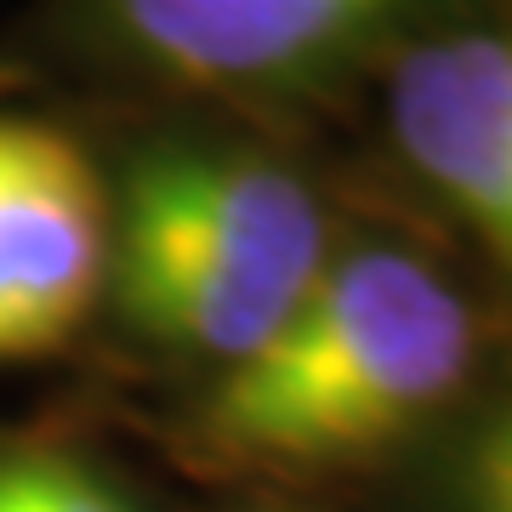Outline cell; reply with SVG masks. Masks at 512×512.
Masks as SVG:
<instances>
[{
	"mask_svg": "<svg viewBox=\"0 0 512 512\" xmlns=\"http://www.w3.org/2000/svg\"><path fill=\"white\" fill-rule=\"evenodd\" d=\"M473 308L421 256L325 262L296 313L205 399L217 450L268 467H336L410 433L473 365Z\"/></svg>",
	"mask_w": 512,
	"mask_h": 512,
	"instance_id": "6da1fadb",
	"label": "cell"
},
{
	"mask_svg": "<svg viewBox=\"0 0 512 512\" xmlns=\"http://www.w3.org/2000/svg\"><path fill=\"white\" fill-rule=\"evenodd\" d=\"M325 262L330 228L308 183L245 148H154L109 228L131 330L222 370L291 319Z\"/></svg>",
	"mask_w": 512,
	"mask_h": 512,
	"instance_id": "7a4b0ae2",
	"label": "cell"
},
{
	"mask_svg": "<svg viewBox=\"0 0 512 512\" xmlns=\"http://www.w3.org/2000/svg\"><path fill=\"white\" fill-rule=\"evenodd\" d=\"M444 0H103L114 40L200 92H279L353 63Z\"/></svg>",
	"mask_w": 512,
	"mask_h": 512,
	"instance_id": "3957f363",
	"label": "cell"
},
{
	"mask_svg": "<svg viewBox=\"0 0 512 512\" xmlns=\"http://www.w3.org/2000/svg\"><path fill=\"white\" fill-rule=\"evenodd\" d=\"M109 274V205L69 131L0 114V359L63 348Z\"/></svg>",
	"mask_w": 512,
	"mask_h": 512,
	"instance_id": "277c9868",
	"label": "cell"
},
{
	"mask_svg": "<svg viewBox=\"0 0 512 512\" xmlns=\"http://www.w3.org/2000/svg\"><path fill=\"white\" fill-rule=\"evenodd\" d=\"M387 126L410 171L512 268V29H461L404 52Z\"/></svg>",
	"mask_w": 512,
	"mask_h": 512,
	"instance_id": "5b68a950",
	"label": "cell"
},
{
	"mask_svg": "<svg viewBox=\"0 0 512 512\" xmlns=\"http://www.w3.org/2000/svg\"><path fill=\"white\" fill-rule=\"evenodd\" d=\"M0 512H137L120 490L63 456L0 461Z\"/></svg>",
	"mask_w": 512,
	"mask_h": 512,
	"instance_id": "8992f818",
	"label": "cell"
},
{
	"mask_svg": "<svg viewBox=\"0 0 512 512\" xmlns=\"http://www.w3.org/2000/svg\"><path fill=\"white\" fill-rule=\"evenodd\" d=\"M467 512H512V404L478 433L467 456Z\"/></svg>",
	"mask_w": 512,
	"mask_h": 512,
	"instance_id": "52a82bcc",
	"label": "cell"
}]
</instances>
